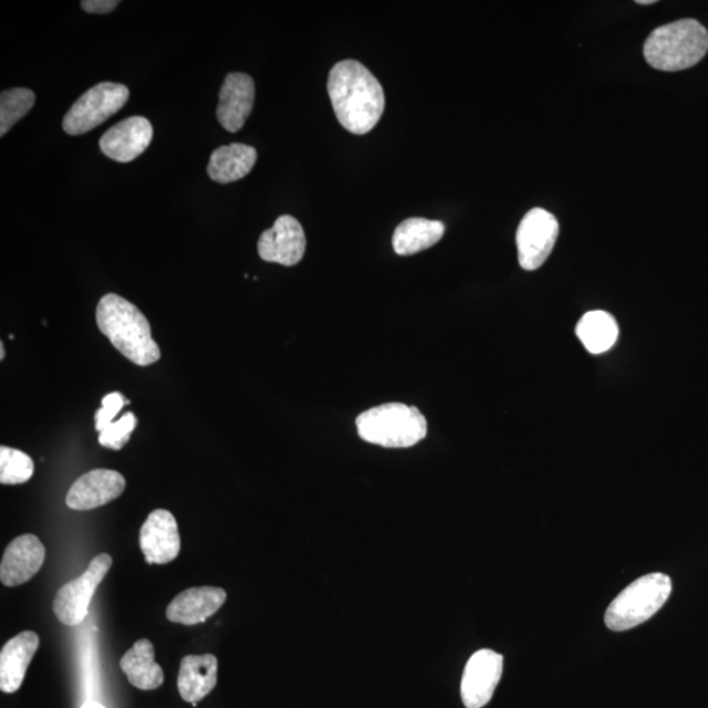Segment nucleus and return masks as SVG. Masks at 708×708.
<instances>
[{
	"instance_id": "1",
	"label": "nucleus",
	"mask_w": 708,
	"mask_h": 708,
	"mask_svg": "<svg viewBox=\"0 0 708 708\" xmlns=\"http://www.w3.org/2000/svg\"><path fill=\"white\" fill-rule=\"evenodd\" d=\"M327 88L339 123L357 136L374 129L384 115V88L358 61L336 63L330 71Z\"/></svg>"
},
{
	"instance_id": "2",
	"label": "nucleus",
	"mask_w": 708,
	"mask_h": 708,
	"mask_svg": "<svg viewBox=\"0 0 708 708\" xmlns=\"http://www.w3.org/2000/svg\"><path fill=\"white\" fill-rule=\"evenodd\" d=\"M96 323L111 344L133 364L148 366L159 361L162 353L153 339L150 323L123 296L104 295L97 304Z\"/></svg>"
},
{
	"instance_id": "3",
	"label": "nucleus",
	"mask_w": 708,
	"mask_h": 708,
	"mask_svg": "<svg viewBox=\"0 0 708 708\" xmlns=\"http://www.w3.org/2000/svg\"><path fill=\"white\" fill-rule=\"evenodd\" d=\"M708 52V32L696 19L656 28L644 44V56L656 70L681 71L696 66Z\"/></svg>"
},
{
	"instance_id": "4",
	"label": "nucleus",
	"mask_w": 708,
	"mask_h": 708,
	"mask_svg": "<svg viewBox=\"0 0 708 708\" xmlns=\"http://www.w3.org/2000/svg\"><path fill=\"white\" fill-rule=\"evenodd\" d=\"M364 441L388 449L410 448L427 437L428 423L416 407L387 403L365 410L356 420Z\"/></svg>"
},
{
	"instance_id": "5",
	"label": "nucleus",
	"mask_w": 708,
	"mask_h": 708,
	"mask_svg": "<svg viewBox=\"0 0 708 708\" xmlns=\"http://www.w3.org/2000/svg\"><path fill=\"white\" fill-rule=\"evenodd\" d=\"M671 580L664 573H649L623 590L608 605L605 625L612 632H627L653 618L668 601Z\"/></svg>"
},
{
	"instance_id": "6",
	"label": "nucleus",
	"mask_w": 708,
	"mask_h": 708,
	"mask_svg": "<svg viewBox=\"0 0 708 708\" xmlns=\"http://www.w3.org/2000/svg\"><path fill=\"white\" fill-rule=\"evenodd\" d=\"M131 92L125 84L103 82L84 92L63 117L62 127L69 136H81L123 108Z\"/></svg>"
},
{
	"instance_id": "7",
	"label": "nucleus",
	"mask_w": 708,
	"mask_h": 708,
	"mask_svg": "<svg viewBox=\"0 0 708 708\" xmlns=\"http://www.w3.org/2000/svg\"><path fill=\"white\" fill-rule=\"evenodd\" d=\"M111 566V555L98 554L92 559L86 572L61 587L56 593L53 611L63 625L73 627L86 620L92 597Z\"/></svg>"
},
{
	"instance_id": "8",
	"label": "nucleus",
	"mask_w": 708,
	"mask_h": 708,
	"mask_svg": "<svg viewBox=\"0 0 708 708\" xmlns=\"http://www.w3.org/2000/svg\"><path fill=\"white\" fill-rule=\"evenodd\" d=\"M559 223L554 215L542 208L530 210L517 229L519 263L525 271H537L554 250Z\"/></svg>"
},
{
	"instance_id": "9",
	"label": "nucleus",
	"mask_w": 708,
	"mask_h": 708,
	"mask_svg": "<svg viewBox=\"0 0 708 708\" xmlns=\"http://www.w3.org/2000/svg\"><path fill=\"white\" fill-rule=\"evenodd\" d=\"M504 668V657L492 649H480L467 662L460 684L466 708H481L493 697Z\"/></svg>"
},
{
	"instance_id": "10",
	"label": "nucleus",
	"mask_w": 708,
	"mask_h": 708,
	"mask_svg": "<svg viewBox=\"0 0 708 708\" xmlns=\"http://www.w3.org/2000/svg\"><path fill=\"white\" fill-rule=\"evenodd\" d=\"M260 258L268 263L293 267L306 251V236L302 225L292 216H281L273 228L261 233L258 243Z\"/></svg>"
},
{
	"instance_id": "11",
	"label": "nucleus",
	"mask_w": 708,
	"mask_h": 708,
	"mask_svg": "<svg viewBox=\"0 0 708 708\" xmlns=\"http://www.w3.org/2000/svg\"><path fill=\"white\" fill-rule=\"evenodd\" d=\"M139 546L148 564H167L179 555L181 542L179 528L171 512L166 509L148 514L139 531Z\"/></svg>"
},
{
	"instance_id": "12",
	"label": "nucleus",
	"mask_w": 708,
	"mask_h": 708,
	"mask_svg": "<svg viewBox=\"0 0 708 708\" xmlns=\"http://www.w3.org/2000/svg\"><path fill=\"white\" fill-rule=\"evenodd\" d=\"M125 486V478L115 470H92L71 486L66 504L74 511H91L119 498Z\"/></svg>"
},
{
	"instance_id": "13",
	"label": "nucleus",
	"mask_w": 708,
	"mask_h": 708,
	"mask_svg": "<svg viewBox=\"0 0 708 708\" xmlns=\"http://www.w3.org/2000/svg\"><path fill=\"white\" fill-rule=\"evenodd\" d=\"M153 137L150 122L145 117L134 116L106 131L98 140V146L106 157L118 163H129L146 152Z\"/></svg>"
},
{
	"instance_id": "14",
	"label": "nucleus",
	"mask_w": 708,
	"mask_h": 708,
	"mask_svg": "<svg viewBox=\"0 0 708 708\" xmlns=\"http://www.w3.org/2000/svg\"><path fill=\"white\" fill-rule=\"evenodd\" d=\"M44 544L33 534L15 538L6 549L0 564V580L6 586H19L41 570L45 562Z\"/></svg>"
},
{
	"instance_id": "15",
	"label": "nucleus",
	"mask_w": 708,
	"mask_h": 708,
	"mask_svg": "<svg viewBox=\"0 0 708 708\" xmlns=\"http://www.w3.org/2000/svg\"><path fill=\"white\" fill-rule=\"evenodd\" d=\"M254 103V83L250 75L231 73L219 91L217 117L223 129L237 133L250 117Z\"/></svg>"
},
{
	"instance_id": "16",
	"label": "nucleus",
	"mask_w": 708,
	"mask_h": 708,
	"mask_svg": "<svg viewBox=\"0 0 708 708\" xmlns=\"http://www.w3.org/2000/svg\"><path fill=\"white\" fill-rule=\"evenodd\" d=\"M228 598L222 587L198 586L184 591L167 607V620L194 626L215 615Z\"/></svg>"
},
{
	"instance_id": "17",
	"label": "nucleus",
	"mask_w": 708,
	"mask_h": 708,
	"mask_svg": "<svg viewBox=\"0 0 708 708\" xmlns=\"http://www.w3.org/2000/svg\"><path fill=\"white\" fill-rule=\"evenodd\" d=\"M40 646V637L33 632L20 633L4 644L0 653V689L12 694L23 685L25 673Z\"/></svg>"
},
{
	"instance_id": "18",
	"label": "nucleus",
	"mask_w": 708,
	"mask_h": 708,
	"mask_svg": "<svg viewBox=\"0 0 708 708\" xmlns=\"http://www.w3.org/2000/svg\"><path fill=\"white\" fill-rule=\"evenodd\" d=\"M218 660L212 655H189L183 658L177 689L186 702H197L209 696L217 685Z\"/></svg>"
},
{
	"instance_id": "19",
	"label": "nucleus",
	"mask_w": 708,
	"mask_h": 708,
	"mask_svg": "<svg viewBox=\"0 0 708 708\" xmlns=\"http://www.w3.org/2000/svg\"><path fill=\"white\" fill-rule=\"evenodd\" d=\"M258 160L257 148L244 144L218 147L210 155L208 175L218 184H230L243 179Z\"/></svg>"
},
{
	"instance_id": "20",
	"label": "nucleus",
	"mask_w": 708,
	"mask_h": 708,
	"mask_svg": "<svg viewBox=\"0 0 708 708\" xmlns=\"http://www.w3.org/2000/svg\"><path fill=\"white\" fill-rule=\"evenodd\" d=\"M119 667L129 683L139 690H155L165 681L160 665L155 662L154 646L150 641L139 639L127 650Z\"/></svg>"
},
{
	"instance_id": "21",
	"label": "nucleus",
	"mask_w": 708,
	"mask_h": 708,
	"mask_svg": "<svg viewBox=\"0 0 708 708\" xmlns=\"http://www.w3.org/2000/svg\"><path fill=\"white\" fill-rule=\"evenodd\" d=\"M445 225L425 218H408L396 228L393 237L394 251L400 257L419 253L440 242Z\"/></svg>"
},
{
	"instance_id": "22",
	"label": "nucleus",
	"mask_w": 708,
	"mask_h": 708,
	"mask_svg": "<svg viewBox=\"0 0 708 708\" xmlns=\"http://www.w3.org/2000/svg\"><path fill=\"white\" fill-rule=\"evenodd\" d=\"M576 335L587 352L601 354L612 350L617 343L620 327L614 316L606 311H590L580 319Z\"/></svg>"
},
{
	"instance_id": "23",
	"label": "nucleus",
	"mask_w": 708,
	"mask_h": 708,
	"mask_svg": "<svg viewBox=\"0 0 708 708\" xmlns=\"http://www.w3.org/2000/svg\"><path fill=\"white\" fill-rule=\"evenodd\" d=\"M35 95L28 88H12L0 95V136L4 137L11 127L33 108Z\"/></svg>"
},
{
	"instance_id": "24",
	"label": "nucleus",
	"mask_w": 708,
	"mask_h": 708,
	"mask_svg": "<svg viewBox=\"0 0 708 708\" xmlns=\"http://www.w3.org/2000/svg\"><path fill=\"white\" fill-rule=\"evenodd\" d=\"M34 464L30 456L18 449L0 448V483L15 486L27 483L33 477Z\"/></svg>"
},
{
	"instance_id": "25",
	"label": "nucleus",
	"mask_w": 708,
	"mask_h": 708,
	"mask_svg": "<svg viewBox=\"0 0 708 708\" xmlns=\"http://www.w3.org/2000/svg\"><path fill=\"white\" fill-rule=\"evenodd\" d=\"M137 424L136 415L131 413L125 414L122 419L106 425L101 431V435H98V444L104 446V448L122 450L127 441L131 440Z\"/></svg>"
},
{
	"instance_id": "26",
	"label": "nucleus",
	"mask_w": 708,
	"mask_h": 708,
	"mask_svg": "<svg viewBox=\"0 0 708 708\" xmlns=\"http://www.w3.org/2000/svg\"><path fill=\"white\" fill-rule=\"evenodd\" d=\"M125 405H129V400L124 398L122 393H111L105 395L102 400V408H98L95 414V427L98 434L115 421L116 416L122 413Z\"/></svg>"
},
{
	"instance_id": "27",
	"label": "nucleus",
	"mask_w": 708,
	"mask_h": 708,
	"mask_svg": "<svg viewBox=\"0 0 708 708\" xmlns=\"http://www.w3.org/2000/svg\"><path fill=\"white\" fill-rule=\"evenodd\" d=\"M119 4L118 0H82V9L90 13H110Z\"/></svg>"
},
{
	"instance_id": "28",
	"label": "nucleus",
	"mask_w": 708,
	"mask_h": 708,
	"mask_svg": "<svg viewBox=\"0 0 708 708\" xmlns=\"http://www.w3.org/2000/svg\"><path fill=\"white\" fill-rule=\"evenodd\" d=\"M82 708H105V707L97 702H87V704H84Z\"/></svg>"
},
{
	"instance_id": "29",
	"label": "nucleus",
	"mask_w": 708,
	"mask_h": 708,
	"mask_svg": "<svg viewBox=\"0 0 708 708\" xmlns=\"http://www.w3.org/2000/svg\"><path fill=\"white\" fill-rule=\"evenodd\" d=\"M636 3L641 6H649L655 4L656 0H636Z\"/></svg>"
},
{
	"instance_id": "30",
	"label": "nucleus",
	"mask_w": 708,
	"mask_h": 708,
	"mask_svg": "<svg viewBox=\"0 0 708 708\" xmlns=\"http://www.w3.org/2000/svg\"><path fill=\"white\" fill-rule=\"evenodd\" d=\"M4 356H6L4 343H0V360H4Z\"/></svg>"
}]
</instances>
